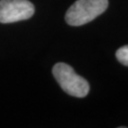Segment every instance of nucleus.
<instances>
[{
  "mask_svg": "<svg viewBox=\"0 0 128 128\" xmlns=\"http://www.w3.org/2000/svg\"><path fill=\"white\" fill-rule=\"evenodd\" d=\"M33 14L34 6L28 0H0V23L27 20Z\"/></svg>",
  "mask_w": 128,
  "mask_h": 128,
  "instance_id": "obj_3",
  "label": "nucleus"
},
{
  "mask_svg": "<svg viewBox=\"0 0 128 128\" xmlns=\"http://www.w3.org/2000/svg\"><path fill=\"white\" fill-rule=\"evenodd\" d=\"M116 57L120 63L128 66V45L120 48L116 52Z\"/></svg>",
  "mask_w": 128,
  "mask_h": 128,
  "instance_id": "obj_4",
  "label": "nucleus"
},
{
  "mask_svg": "<svg viewBox=\"0 0 128 128\" xmlns=\"http://www.w3.org/2000/svg\"><path fill=\"white\" fill-rule=\"evenodd\" d=\"M107 7L108 0H77L68 10L66 21L70 26H82L104 14Z\"/></svg>",
  "mask_w": 128,
  "mask_h": 128,
  "instance_id": "obj_1",
  "label": "nucleus"
},
{
  "mask_svg": "<svg viewBox=\"0 0 128 128\" xmlns=\"http://www.w3.org/2000/svg\"><path fill=\"white\" fill-rule=\"evenodd\" d=\"M52 73L62 89L68 94L78 98H84L88 94V82L84 78L78 75L68 64H56L52 68Z\"/></svg>",
  "mask_w": 128,
  "mask_h": 128,
  "instance_id": "obj_2",
  "label": "nucleus"
}]
</instances>
